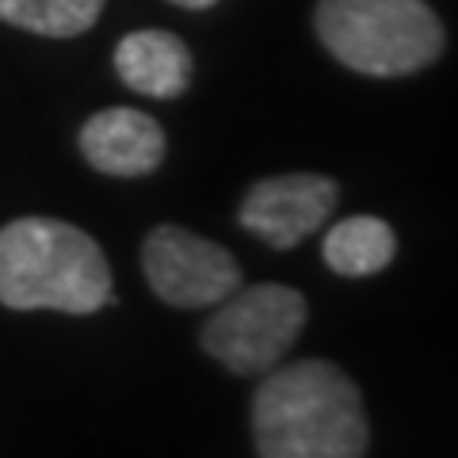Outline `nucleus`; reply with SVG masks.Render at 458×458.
Masks as SVG:
<instances>
[{
    "label": "nucleus",
    "instance_id": "6",
    "mask_svg": "<svg viewBox=\"0 0 458 458\" xmlns=\"http://www.w3.org/2000/svg\"><path fill=\"white\" fill-rule=\"evenodd\" d=\"M336 199V180L318 176V172H286V176H267L252 183L241 199L237 218L252 237L283 252L302 245L310 233H318L333 218Z\"/></svg>",
    "mask_w": 458,
    "mask_h": 458
},
{
    "label": "nucleus",
    "instance_id": "4",
    "mask_svg": "<svg viewBox=\"0 0 458 458\" xmlns=\"http://www.w3.org/2000/svg\"><path fill=\"white\" fill-rule=\"evenodd\" d=\"M306 318L310 306L294 286L283 283L237 286L210 313V321L199 333V344H203L210 360H218L233 375L264 378L298 344Z\"/></svg>",
    "mask_w": 458,
    "mask_h": 458
},
{
    "label": "nucleus",
    "instance_id": "10",
    "mask_svg": "<svg viewBox=\"0 0 458 458\" xmlns=\"http://www.w3.org/2000/svg\"><path fill=\"white\" fill-rule=\"evenodd\" d=\"M104 0H0V20L31 35L73 38L99 20Z\"/></svg>",
    "mask_w": 458,
    "mask_h": 458
},
{
    "label": "nucleus",
    "instance_id": "3",
    "mask_svg": "<svg viewBox=\"0 0 458 458\" xmlns=\"http://www.w3.org/2000/svg\"><path fill=\"white\" fill-rule=\"evenodd\" d=\"M313 27L321 47L363 77H412L447 47L424 0H318Z\"/></svg>",
    "mask_w": 458,
    "mask_h": 458
},
{
    "label": "nucleus",
    "instance_id": "5",
    "mask_svg": "<svg viewBox=\"0 0 458 458\" xmlns=\"http://www.w3.org/2000/svg\"><path fill=\"white\" fill-rule=\"evenodd\" d=\"M141 271L149 279V291L176 310L218 306L241 286V264L233 252L183 225L153 229L141 245Z\"/></svg>",
    "mask_w": 458,
    "mask_h": 458
},
{
    "label": "nucleus",
    "instance_id": "9",
    "mask_svg": "<svg viewBox=\"0 0 458 458\" xmlns=\"http://www.w3.org/2000/svg\"><path fill=\"white\" fill-rule=\"evenodd\" d=\"M321 256L336 276L367 279V276H378V271H386L394 264L397 237L382 218L355 214V218H344L328 229L325 241H321Z\"/></svg>",
    "mask_w": 458,
    "mask_h": 458
},
{
    "label": "nucleus",
    "instance_id": "1",
    "mask_svg": "<svg viewBox=\"0 0 458 458\" xmlns=\"http://www.w3.org/2000/svg\"><path fill=\"white\" fill-rule=\"evenodd\" d=\"M252 439L256 458H367L360 386L328 360L279 363L252 394Z\"/></svg>",
    "mask_w": 458,
    "mask_h": 458
},
{
    "label": "nucleus",
    "instance_id": "11",
    "mask_svg": "<svg viewBox=\"0 0 458 458\" xmlns=\"http://www.w3.org/2000/svg\"><path fill=\"white\" fill-rule=\"evenodd\" d=\"M168 4H180V8H191V12H203V8H214L218 0H168Z\"/></svg>",
    "mask_w": 458,
    "mask_h": 458
},
{
    "label": "nucleus",
    "instance_id": "8",
    "mask_svg": "<svg viewBox=\"0 0 458 458\" xmlns=\"http://www.w3.org/2000/svg\"><path fill=\"white\" fill-rule=\"evenodd\" d=\"M191 50L168 31H134L114 47V73L138 96L176 99L191 84Z\"/></svg>",
    "mask_w": 458,
    "mask_h": 458
},
{
    "label": "nucleus",
    "instance_id": "2",
    "mask_svg": "<svg viewBox=\"0 0 458 458\" xmlns=\"http://www.w3.org/2000/svg\"><path fill=\"white\" fill-rule=\"evenodd\" d=\"M111 302V264L84 229L57 218H16L0 229V306L84 318Z\"/></svg>",
    "mask_w": 458,
    "mask_h": 458
},
{
    "label": "nucleus",
    "instance_id": "7",
    "mask_svg": "<svg viewBox=\"0 0 458 458\" xmlns=\"http://www.w3.org/2000/svg\"><path fill=\"white\" fill-rule=\"evenodd\" d=\"M77 146L104 176H149L165 161V131L153 114L138 107H107L81 126Z\"/></svg>",
    "mask_w": 458,
    "mask_h": 458
}]
</instances>
